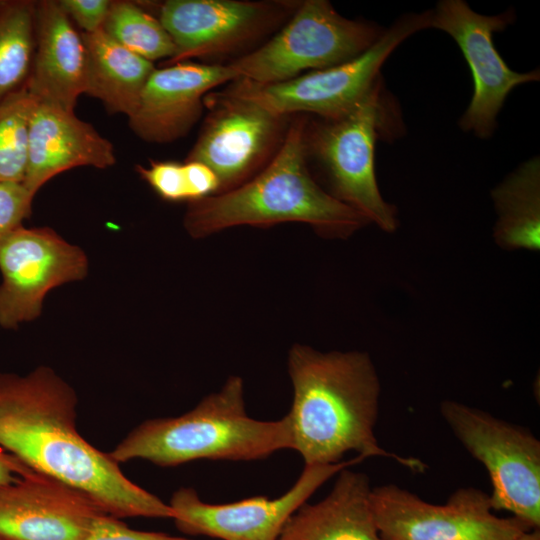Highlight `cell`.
Returning a JSON list of instances; mask_svg holds the SVG:
<instances>
[{
    "mask_svg": "<svg viewBox=\"0 0 540 540\" xmlns=\"http://www.w3.org/2000/svg\"><path fill=\"white\" fill-rule=\"evenodd\" d=\"M75 390L52 368L0 373V448L91 497L116 518L173 519L168 503L132 482L77 429Z\"/></svg>",
    "mask_w": 540,
    "mask_h": 540,
    "instance_id": "6da1fadb",
    "label": "cell"
},
{
    "mask_svg": "<svg viewBox=\"0 0 540 540\" xmlns=\"http://www.w3.org/2000/svg\"><path fill=\"white\" fill-rule=\"evenodd\" d=\"M293 387L289 413L293 447L305 465L341 462L358 456L393 459L414 472L425 463L383 449L375 436L380 382L366 352H320L294 344L288 354Z\"/></svg>",
    "mask_w": 540,
    "mask_h": 540,
    "instance_id": "7a4b0ae2",
    "label": "cell"
},
{
    "mask_svg": "<svg viewBox=\"0 0 540 540\" xmlns=\"http://www.w3.org/2000/svg\"><path fill=\"white\" fill-rule=\"evenodd\" d=\"M307 117L291 119L278 151L242 185L189 202L184 227L204 238L234 226L270 227L286 222L310 225L325 238L344 239L369 222L327 193L310 172L305 148Z\"/></svg>",
    "mask_w": 540,
    "mask_h": 540,
    "instance_id": "3957f363",
    "label": "cell"
},
{
    "mask_svg": "<svg viewBox=\"0 0 540 540\" xmlns=\"http://www.w3.org/2000/svg\"><path fill=\"white\" fill-rule=\"evenodd\" d=\"M292 447L288 415L274 421L250 417L243 380L234 375L187 413L140 423L108 454L118 464L143 459L173 467L199 459L260 460Z\"/></svg>",
    "mask_w": 540,
    "mask_h": 540,
    "instance_id": "277c9868",
    "label": "cell"
},
{
    "mask_svg": "<svg viewBox=\"0 0 540 540\" xmlns=\"http://www.w3.org/2000/svg\"><path fill=\"white\" fill-rule=\"evenodd\" d=\"M404 132L400 109L380 76L361 101L334 119L307 118L305 148L332 197L385 232L398 225L397 210L386 202L375 174V145Z\"/></svg>",
    "mask_w": 540,
    "mask_h": 540,
    "instance_id": "5b68a950",
    "label": "cell"
},
{
    "mask_svg": "<svg viewBox=\"0 0 540 540\" xmlns=\"http://www.w3.org/2000/svg\"><path fill=\"white\" fill-rule=\"evenodd\" d=\"M384 31L375 22L343 17L327 0H306L273 37L228 65L237 79L281 82L353 60Z\"/></svg>",
    "mask_w": 540,
    "mask_h": 540,
    "instance_id": "8992f818",
    "label": "cell"
},
{
    "mask_svg": "<svg viewBox=\"0 0 540 540\" xmlns=\"http://www.w3.org/2000/svg\"><path fill=\"white\" fill-rule=\"evenodd\" d=\"M430 24V10L404 14L353 60L269 84L237 79L224 91L279 116L309 113L323 119L338 118L367 94L381 76L380 69L390 54L414 33L430 28Z\"/></svg>",
    "mask_w": 540,
    "mask_h": 540,
    "instance_id": "52a82bcc",
    "label": "cell"
},
{
    "mask_svg": "<svg viewBox=\"0 0 540 540\" xmlns=\"http://www.w3.org/2000/svg\"><path fill=\"white\" fill-rule=\"evenodd\" d=\"M440 413L463 447L485 467L493 510H505L529 529L540 527V441L526 427L454 400Z\"/></svg>",
    "mask_w": 540,
    "mask_h": 540,
    "instance_id": "ba28073f",
    "label": "cell"
},
{
    "mask_svg": "<svg viewBox=\"0 0 540 540\" xmlns=\"http://www.w3.org/2000/svg\"><path fill=\"white\" fill-rule=\"evenodd\" d=\"M370 500L384 540H514L529 530L514 517L496 516L490 495L475 487L433 504L391 483L372 488Z\"/></svg>",
    "mask_w": 540,
    "mask_h": 540,
    "instance_id": "9c48e42d",
    "label": "cell"
},
{
    "mask_svg": "<svg viewBox=\"0 0 540 540\" xmlns=\"http://www.w3.org/2000/svg\"><path fill=\"white\" fill-rule=\"evenodd\" d=\"M203 103L209 113L185 161L210 167L219 179V194L247 182L268 164L291 118L224 90L208 93Z\"/></svg>",
    "mask_w": 540,
    "mask_h": 540,
    "instance_id": "30bf717a",
    "label": "cell"
},
{
    "mask_svg": "<svg viewBox=\"0 0 540 540\" xmlns=\"http://www.w3.org/2000/svg\"><path fill=\"white\" fill-rule=\"evenodd\" d=\"M514 20L512 9L497 15H482L463 0H442L431 10L430 28L453 38L473 78V96L459 126L482 139L494 133L497 116L508 94L521 84L540 79L539 69L527 73L510 69L494 46L493 34L503 31Z\"/></svg>",
    "mask_w": 540,
    "mask_h": 540,
    "instance_id": "8fae6325",
    "label": "cell"
},
{
    "mask_svg": "<svg viewBox=\"0 0 540 540\" xmlns=\"http://www.w3.org/2000/svg\"><path fill=\"white\" fill-rule=\"evenodd\" d=\"M299 2L168 0L158 19L175 53L164 66L192 58L228 55L256 43L288 20Z\"/></svg>",
    "mask_w": 540,
    "mask_h": 540,
    "instance_id": "7c38bea8",
    "label": "cell"
},
{
    "mask_svg": "<svg viewBox=\"0 0 540 540\" xmlns=\"http://www.w3.org/2000/svg\"><path fill=\"white\" fill-rule=\"evenodd\" d=\"M87 272L84 251L53 229L17 228L0 242V327L12 330L37 319L50 290Z\"/></svg>",
    "mask_w": 540,
    "mask_h": 540,
    "instance_id": "4fadbf2b",
    "label": "cell"
},
{
    "mask_svg": "<svg viewBox=\"0 0 540 540\" xmlns=\"http://www.w3.org/2000/svg\"><path fill=\"white\" fill-rule=\"evenodd\" d=\"M356 456L328 465H305L294 485L275 499L255 496L225 504L204 502L192 487H180L169 501L176 528L185 535L221 540H279L288 519L329 478L362 462Z\"/></svg>",
    "mask_w": 540,
    "mask_h": 540,
    "instance_id": "5bb4252c",
    "label": "cell"
},
{
    "mask_svg": "<svg viewBox=\"0 0 540 540\" xmlns=\"http://www.w3.org/2000/svg\"><path fill=\"white\" fill-rule=\"evenodd\" d=\"M101 513L87 494L35 471L0 485V540H84Z\"/></svg>",
    "mask_w": 540,
    "mask_h": 540,
    "instance_id": "9a60e30c",
    "label": "cell"
},
{
    "mask_svg": "<svg viewBox=\"0 0 540 540\" xmlns=\"http://www.w3.org/2000/svg\"><path fill=\"white\" fill-rule=\"evenodd\" d=\"M237 80L228 64L179 62L155 68L128 118L132 131L151 143H168L185 136L198 121L204 97L226 82Z\"/></svg>",
    "mask_w": 540,
    "mask_h": 540,
    "instance_id": "2e32d148",
    "label": "cell"
},
{
    "mask_svg": "<svg viewBox=\"0 0 540 540\" xmlns=\"http://www.w3.org/2000/svg\"><path fill=\"white\" fill-rule=\"evenodd\" d=\"M116 162L112 143L74 111L35 101L28 130L23 184L34 194L54 176L80 166L99 169Z\"/></svg>",
    "mask_w": 540,
    "mask_h": 540,
    "instance_id": "e0dca14e",
    "label": "cell"
},
{
    "mask_svg": "<svg viewBox=\"0 0 540 540\" xmlns=\"http://www.w3.org/2000/svg\"><path fill=\"white\" fill-rule=\"evenodd\" d=\"M87 52L58 1L35 2V49L24 87L35 100L74 111L86 92Z\"/></svg>",
    "mask_w": 540,
    "mask_h": 540,
    "instance_id": "ac0fdd59",
    "label": "cell"
},
{
    "mask_svg": "<svg viewBox=\"0 0 540 540\" xmlns=\"http://www.w3.org/2000/svg\"><path fill=\"white\" fill-rule=\"evenodd\" d=\"M369 477L346 467L329 494L304 503L286 522L279 540H384L371 506Z\"/></svg>",
    "mask_w": 540,
    "mask_h": 540,
    "instance_id": "d6986e66",
    "label": "cell"
},
{
    "mask_svg": "<svg viewBox=\"0 0 540 540\" xmlns=\"http://www.w3.org/2000/svg\"><path fill=\"white\" fill-rule=\"evenodd\" d=\"M87 52L86 94L99 99L110 113L135 112L153 62L129 51L101 29L82 33Z\"/></svg>",
    "mask_w": 540,
    "mask_h": 540,
    "instance_id": "ffe728a7",
    "label": "cell"
},
{
    "mask_svg": "<svg viewBox=\"0 0 540 540\" xmlns=\"http://www.w3.org/2000/svg\"><path fill=\"white\" fill-rule=\"evenodd\" d=\"M497 221L494 239L507 250L540 248V160L523 162L491 192Z\"/></svg>",
    "mask_w": 540,
    "mask_h": 540,
    "instance_id": "44dd1931",
    "label": "cell"
},
{
    "mask_svg": "<svg viewBox=\"0 0 540 540\" xmlns=\"http://www.w3.org/2000/svg\"><path fill=\"white\" fill-rule=\"evenodd\" d=\"M35 49V2L3 1L0 6V103L21 89Z\"/></svg>",
    "mask_w": 540,
    "mask_h": 540,
    "instance_id": "7402d4cb",
    "label": "cell"
},
{
    "mask_svg": "<svg viewBox=\"0 0 540 540\" xmlns=\"http://www.w3.org/2000/svg\"><path fill=\"white\" fill-rule=\"evenodd\" d=\"M102 30L111 39L148 61L169 60L174 43L160 20L131 1H112Z\"/></svg>",
    "mask_w": 540,
    "mask_h": 540,
    "instance_id": "603a6c76",
    "label": "cell"
},
{
    "mask_svg": "<svg viewBox=\"0 0 540 540\" xmlns=\"http://www.w3.org/2000/svg\"><path fill=\"white\" fill-rule=\"evenodd\" d=\"M34 97L23 86L0 103V182H23Z\"/></svg>",
    "mask_w": 540,
    "mask_h": 540,
    "instance_id": "cb8c5ba5",
    "label": "cell"
},
{
    "mask_svg": "<svg viewBox=\"0 0 540 540\" xmlns=\"http://www.w3.org/2000/svg\"><path fill=\"white\" fill-rule=\"evenodd\" d=\"M135 169L140 178L163 200L189 202L185 163L151 161L149 166L137 165Z\"/></svg>",
    "mask_w": 540,
    "mask_h": 540,
    "instance_id": "d4e9b609",
    "label": "cell"
},
{
    "mask_svg": "<svg viewBox=\"0 0 540 540\" xmlns=\"http://www.w3.org/2000/svg\"><path fill=\"white\" fill-rule=\"evenodd\" d=\"M34 197L23 182H0V242L30 217Z\"/></svg>",
    "mask_w": 540,
    "mask_h": 540,
    "instance_id": "484cf974",
    "label": "cell"
},
{
    "mask_svg": "<svg viewBox=\"0 0 540 540\" xmlns=\"http://www.w3.org/2000/svg\"><path fill=\"white\" fill-rule=\"evenodd\" d=\"M84 540H194L162 532L139 531L119 518L101 513L91 523Z\"/></svg>",
    "mask_w": 540,
    "mask_h": 540,
    "instance_id": "4316f807",
    "label": "cell"
},
{
    "mask_svg": "<svg viewBox=\"0 0 540 540\" xmlns=\"http://www.w3.org/2000/svg\"><path fill=\"white\" fill-rule=\"evenodd\" d=\"M61 8L73 19L84 33H94L102 29L110 10L109 0H61Z\"/></svg>",
    "mask_w": 540,
    "mask_h": 540,
    "instance_id": "83f0119b",
    "label": "cell"
},
{
    "mask_svg": "<svg viewBox=\"0 0 540 540\" xmlns=\"http://www.w3.org/2000/svg\"><path fill=\"white\" fill-rule=\"evenodd\" d=\"M188 178L189 202L218 194L220 183L215 172L197 161H185Z\"/></svg>",
    "mask_w": 540,
    "mask_h": 540,
    "instance_id": "f1b7e54d",
    "label": "cell"
},
{
    "mask_svg": "<svg viewBox=\"0 0 540 540\" xmlns=\"http://www.w3.org/2000/svg\"><path fill=\"white\" fill-rule=\"evenodd\" d=\"M34 472L19 459L0 448V485H5Z\"/></svg>",
    "mask_w": 540,
    "mask_h": 540,
    "instance_id": "f546056e",
    "label": "cell"
},
{
    "mask_svg": "<svg viewBox=\"0 0 540 540\" xmlns=\"http://www.w3.org/2000/svg\"><path fill=\"white\" fill-rule=\"evenodd\" d=\"M514 540H540L539 529H529L522 532Z\"/></svg>",
    "mask_w": 540,
    "mask_h": 540,
    "instance_id": "4dcf8cb0",
    "label": "cell"
},
{
    "mask_svg": "<svg viewBox=\"0 0 540 540\" xmlns=\"http://www.w3.org/2000/svg\"><path fill=\"white\" fill-rule=\"evenodd\" d=\"M2 2H3V1H0V6H1Z\"/></svg>",
    "mask_w": 540,
    "mask_h": 540,
    "instance_id": "1f68e13d",
    "label": "cell"
}]
</instances>
